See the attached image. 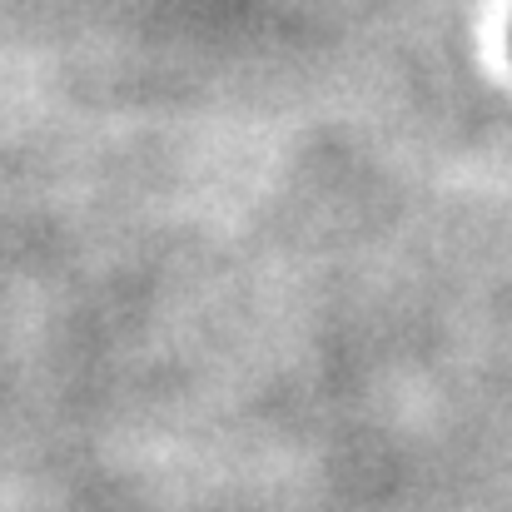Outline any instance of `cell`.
<instances>
[{"mask_svg": "<svg viewBox=\"0 0 512 512\" xmlns=\"http://www.w3.org/2000/svg\"><path fill=\"white\" fill-rule=\"evenodd\" d=\"M508 45H512V35H508Z\"/></svg>", "mask_w": 512, "mask_h": 512, "instance_id": "obj_1", "label": "cell"}]
</instances>
